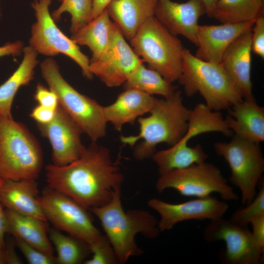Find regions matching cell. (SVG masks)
Returning a JSON list of instances; mask_svg holds the SVG:
<instances>
[{"instance_id": "obj_1", "label": "cell", "mask_w": 264, "mask_h": 264, "mask_svg": "<svg viewBox=\"0 0 264 264\" xmlns=\"http://www.w3.org/2000/svg\"><path fill=\"white\" fill-rule=\"evenodd\" d=\"M47 186L90 209L108 203L121 185L124 176L109 149L91 142L80 157L63 166L45 167Z\"/></svg>"}, {"instance_id": "obj_2", "label": "cell", "mask_w": 264, "mask_h": 264, "mask_svg": "<svg viewBox=\"0 0 264 264\" xmlns=\"http://www.w3.org/2000/svg\"><path fill=\"white\" fill-rule=\"evenodd\" d=\"M191 110L183 104L181 92L176 90L170 97L156 98L150 115L137 119L139 133L121 135L120 141L133 147V155L138 160L152 158L156 146L165 143L172 146L187 132Z\"/></svg>"}, {"instance_id": "obj_3", "label": "cell", "mask_w": 264, "mask_h": 264, "mask_svg": "<svg viewBox=\"0 0 264 264\" xmlns=\"http://www.w3.org/2000/svg\"><path fill=\"white\" fill-rule=\"evenodd\" d=\"M121 188L114 192L106 204L90 210L97 217L119 264H125L132 256L143 251L135 239L141 234L150 239H156L161 232L158 220L147 210L134 209L125 211L121 201Z\"/></svg>"}, {"instance_id": "obj_4", "label": "cell", "mask_w": 264, "mask_h": 264, "mask_svg": "<svg viewBox=\"0 0 264 264\" xmlns=\"http://www.w3.org/2000/svg\"><path fill=\"white\" fill-rule=\"evenodd\" d=\"M44 162L39 142L23 123L0 117V178L37 179Z\"/></svg>"}, {"instance_id": "obj_5", "label": "cell", "mask_w": 264, "mask_h": 264, "mask_svg": "<svg viewBox=\"0 0 264 264\" xmlns=\"http://www.w3.org/2000/svg\"><path fill=\"white\" fill-rule=\"evenodd\" d=\"M183 65L178 83L187 96L198 92L211 110L228 109L243 98L220 63L199 59L184 48Z\"/></svg>"}, {"instance_id": "obj_6", "label": "cell", "mask_w": 264, "mask_h": 264, "mask_svg": "<svg viewBox=\"0 0 264 264\" xmlns=\"http://www.w3.org/2000/svg\"><path fill=\"white\" fill-rule=\"evenodd\" d=\"M130 42L149 68L170 82L178 80L182 72L184 47L155 16L145 22Z\"/></svg>"}, {"instance_id": "obj_7", "label": "cell", "mask_w": 264, "mask_h": 264, "mask_svg": "<svg viewBox=\"0 0 264 264\" xmlns=\"http://www.w3.org/2000/svg\"><path fill=\"white\" fill-rule=\"evenodd\" d=\"M43 77L57 95L59 105L91 142H97L107 133L103 106L73 88L61 75L56 62L47 58L41 64Z\"/></svg>"}, {"instance_id": "obj_8", "label": "cell", "mask_w": 264, "mask_h": 264, "mask_svg": "<svg viewBox=\"0 0 264 264\" xmlns=\"http://www.w3.org/2000/svg\"><path fill=\"white\" fill-rule=\"evenodd\" d=\"M214 149L229 166V180L240 190L242 205L248 204L257 194L264 172V158L259 143L235 134L229 142L215 143Z\"/></svg>"}, {"instance_id": "obj_9", "label": "cell", "mask_w": 264, "mask_h": 264, "mask_svg": "<svg viewBox=\"0 0 264 264\" xmlns=\"http://www.w3.org/2000/svg\"><path fill=\"white\" fill-rule=\"evenodd\" d=\"M155 188L159 193L173 189L185 197L203 198L216 193L224 200L239 198L219 168L205 161L159 176Z\"/></svg>"}, {"instance_id": "obj_10", "label": "cell", "mask_w": 264, "mask_h": 264, "mask_svg": "<svg viewBox=\"0 0 264 264\" xmlns=\"http://www.w3.org/2000/svg\"><path fill=\"white\" fill-rule=\"evenodd\" d=\"M39 201L47 221L88 246L103 236L88 209L71 198L48 187L39 196Z\"/></svg>"}, {"instance_id": "obj_11", "label": "cell", "mask_w": 264, "mask_h": 264, "mask_svg": "<svg viewBox=\"0 0 264 264\" xmlns=\"http://www.w3.org/2000/svg\"><path fill=\"white\" fill-rule=\"evenodd\" d=\"M51 0H35L32 7L35 12L36 22L31 27L29 46L37 53L47 56L63 54L80 67L83 76L89 80L93 75L89 70L90 60L79 46L57 27L49 13Z\"/></svg>"}, {"instance_id": "obj_12", "label": "cell", "mask_w": 264, "mask_h": 264, "mask_svg": "<svg viewBox=\"0 0 264 264\" xmlns=\"http://www.w3.org/2000/svg\"><path fill=\"white\" fill-rule=\"evenodd\" d=\"M203 236L208 242L222 241L225 244L221 257L226 264H258L264 249L255 242L248 227L236 224L223 217L211 220L204 229Z\"/></svg>"}, {"instance_id": "obj_13", "label": "cell", "mask_w": 264, "mask_h": 264, "mask_svg": "<svg viewBox=\"0 0 264 264\" xmlns=\"http://www.w3.org/2000/svg\"><path fill=\"white\" fill-rule=\"evenodd\" d=\"M142 63L114 23L109 46L98 59L90 62L89 70L106 86L114 88L123 85Z\"/></svg>"}, {"instance_id": "obj_14", "label": "cell", "mask_w": 264, "mask_h": 264, "mask_svg": "<svg viewBox=\"0 0 264 264\" xmlns=\"http://www.w3.org/2000/svg\"><path fill=\"white\" fill-rule=\"evenodd\" d=\"M148 206L160 216L161 232L172 229L177 223L189 220H210L223 217L229 206L224 201L209 196L179 203H171L157 198L148 201Z\"/></svg>"}, {"instance_id": "obj_15", "label": "cell", "mask_w": 264, "mask_h": 264, "mask_svg": "<svg viewBox=\"0 0 264 264\" xmlns=\"http://www.w3.org/2000/svg\"><path fill=\"white\" fill-rule=\"evenodd\" d=\"M37 125L41 134L50 144L53 164L66 165L79 158L84 151L82 131L59 105L51 122Z\"/></svg>"}, {"instance_id": "obj_16", "label": "cell", "mask_w": 264, "mask_h": 264, "mask_svg": "<svg viewBox=\"0 0 264 264\" xmlns=\"http://www.w3.org/2000/svg\"><path fill=\"white\" fill-rule=\"evenodd\" d=\"M206 13L201 0L183 3L157 0L154 16L172 34L182 35L197 45L198 20Z\"/></svg>"}, {"instance_id": "obj_17", "label": "cell", "mask_w": 264, "mask_h": 264, "mask_svg": "<svg viewBox=\"0 0 264 264\" xmlns=\"http://www.w3.org/2000/svg\"><path fill=\"white\" fill-rule=\"evenodd\" d=\"M255 20L220 25H199L195 56L205 61L220 63L228 47L239 37L251 30Z\"/></svg>"}, {"instance_id": "obj_18", "label": "cell", "mask_w": 264, "mask_h": 264, "mask_svg": "<svg viewBox=\"0 0 264 264\" xmlns=\"http://www.w3.org/2000/svg\"><path fill=\"white\" fill-rule=\"evenodd\" d=\"M251 30L234 41L220 63L243 99L254 98L251 79Z\"/></svg>"}, {"instance_id": "obj_19", "label": "cell", "mask_w": 264, "mask_h": 264, "mask_svg": "<svg viewBox=\"0 0 264 264\" xmlns=\"http://www.w3.org/2000/svg\"><path fill=\"white\" fill-rule=\"evenodd\" d=\"M155 99L136 89H125L112 104L103 106L105 119L115 130L121 131L124 125H133L139 117L149 112Z\"/></svg>"}, {"instance_id": "obj_20", "label": "cell", "mask_w": 264, "mask_h": 264, "mask_svg": "<svg viewBox=\"0 0 264 264\" xmlns=\"http://www.w3.org/2000/svg\"><path fill=\"white\" fill-rule=\"evenodd\" d=\"M39 198L36 179L4 180L0 186V202L6 209L47 222Z\"/></svg>"}, {"instance_id": "obj_21", "label": "cell", "mask_w": 264, "mask_h": 264, "mask_svg": "<svg viewBox=\"0 0 264 264\" xmlns=\"http://www.w3.org/2000/svg\"><path fill=\"white\" fill-rule=\"evenodd\" d=\"M157 0H112L106 9L125 39L130 40L150 17Z\"/></svg>"}, {"instance_id": "obj_22", "label": "cell", "mask_w": 264, "mask_h": 264, "mask_svg": "<svg viewBox=\"0 0 264 264\" xmlns=\"http://www.w3.org/2000/svg\"><path fill=\"white\" fill-rule=\"evenodd\" d=\"M227 110L225 120L235 135L256 143L264 141V108L254 98L243 99Z\"/></svg>"}, {"instance_id": "obj_23", "label": "cell", "mask_w": 264, "mask_h": 264, "mask_svg": "<svg viewBox=\"0 0 264 264\" xmlns=\"http://www.w3.org/2000/svg\"><path fill=\"white\" fill-rule=\"evenodd\" d=\"M5 212L6 233L21 239L47 255L54 256L53 247L47 234L46 221L8 209Z\"/></svg>"}, {"instance_id": "obj_24", "label": "cell", "mask_w": 264, "mask_h": 264, "mask_svg": "<svg viewBox=\"0 0 264 264\" xmlns=\"http://www.w3.org/2000/svg\"><path fill=\"white\" fill-rule=\"evenodd\" d=\"M114 23L107 9L73 34L70 39L78 45L88 46L91 52L90 62L96 61L109 46Z\"/></svg>"}, {"instance_id": "obj_25", "label": "cell", "mask_w": 264, "mask_h": 264, "mask_svg": "<svg viewBox=\"0 0 264 264\" xmlns=\"http://www.w3.org/2000/svg\"><path fill=\"white\" fill-rule=\"evenodd\" d=\"M23 58L16 71L0 86V117H12L11 109L19 89L33 79L38 64L37 52L30 46L23 47Z\"/></svg>"}, {"instance_id": "obj_26", "label": "cell", "mask_w": 264, "mask_h": 264, "mask_svg": "<svg viewBox=\"0 0 264 264\" xmlns=\"http://www.w3.org/2000/svg\"><path fill=\"white\" fill-rule=\"evenodd\" d=\"M208 156L200 145L181 149L175 145L168 149L155 152L152 157L157 166L159 176L205 162Z\"/></svg>"}, {"instance_id": "obj_27", "label": "cell", "mask_w": 264, "mask_h": 264, "mask_svg": "<svg viewBox=\"0 0 264 264\" xmlns=\"http://www.w3.org/2000/svg\"><path fill=\"white\" fill-rule=\"evenodd\" d=\"M264 0H218L211 15L222 23L255 20L264 13Z\"/></svg>"}, {"instance_id": "obj_28", "label": "cell", "mask_w": 264, "mask_h": 264, "mask_svg": "<svg viewBox=\"0 0 264 264\" xmlns=\"http://www.w3.org/2000/svg\"><path fill=\"white\" fill-rule=\"evenodd\" d=\"M156 71L140 64L130 75L123 85L124 89H134L150 95L157 94L163 98L171 96L177 89Z\"/></svg>"}, {"instance_id": "obj_29", "label": "cell", "mask_w": 264, "mask_h": 264, "mask_svg": "<svg viewBox=\"0 0 264 264\" xmlns=\"http://www.w3.org/2000/svg\"><path fill=\"white\" fill-rule=\"evenodd\" d=\"M49 238L57 253V264H81L91 253L88 244L70 235L63 234L56 228L49 230Z\"/></svg>"}, {"instance_id": "obj_30", "label": "cell", "mask_w": 264, "mask_h": 264, "mask_svg": "<svg viewBox=\"0 0 264 264\" xmlns=\"http://www.w3.org/2000/svg\"><path fill=\"white\" fill-rule=\"evenodd\" d=\"M62 2L51 17L57 22L64 12H68L71 17L70 31L72 34L91 20L92 0H63Z\"/></svg>"}, {"instance_id": "obj_31", "label": "cell", "mask_w": 264, "mask_h": 264, "mask_svg": "<svg viewBox=\"0 0 264 264\" xmlns=\"http://www.w3.org/2000/svg\"><path fill=\"white\" fill-rule=\"evenodd\" d=\"M244 207L238 208L232 214L230 221L244 227H248L250 221L264 214V185L261 183L259 192L253 199Z\"/></svg>"}, {"instance_id": "obj_32", "label": "cell", "mask_w": 264, "mask_h": 264, "mask_svg": "<svg viewBox=\"0 0 264 264\" xmlns=\"http://www.w3.org/2000/svg\"><path fill=\"white\" fill-rule=\"evenodd\" d=\"M92 257L83 263L85 264H119L117 256L107 237L104 235L89 246Z\"/></svg>"}, {"instance_id": "obj_33", "label": "cell", "mask_w": 264, "mask_h": 264, "mask_svg": "<svg viewBox=\"0 0 264 264\" xmlns=\"http://www.w3.org/2000/svg\"><path fill=\"white\" fill-rule=\"evenodd\" d=\"M15 243L18 247L28 263L30 264H54L56 257L50 256L42 252L23 240L14 237Z\"/></svg>"}, {"instance_id": "obj_34", "label": "cell", "mask_w": 264, "mask_h": 264, "mask_svg": "<svg viewBox=\"0 0 264 264\" xmlns=\"http://www.w3.org/2000/svg\"><path fill=\"white\" fill-rule=\"evenodd\" d=\"M252 51L264 58V18L262 15L254 22L251 29Z\"/></svg>"}, {"instance_id": "obj_35", "label": "cell", "mask_w": 264, "mask_h": 264, "mask_svg": "<svg viewBox=\"0 0 264 264\" xmlns=\"http://www.w3.org/2000/svg\"><path fill=\"white\" fill-rule=\"evenodd\" d=\"M34 99L38 104L54 110H56L59 106L56 94L49 88L40 83L36 86Z\"/></svg>"}, {"instance_id": "obj_36", "label": "cell", "mask_w": 264, "mask_h": 264, "mask_svg": "<svg viewBox=\"0 0 264 264\" xmlns=\"http://www.w3.org/2000/svg\"><path fill=\"white\" fill-rule=\"evenodd\" d=\"M56 110L38 104L32 109L29 116L37 124H45L53 120Z\"/></svg>"}, {"instance_id": "obj_37", "label": "cell", "mask_w": 264, "mask_h": 264, "mask_svg": "<svg viewBox=\"0 0 264 264\" xmlns=\"http://www.w3.org/2000/svg\"><path fill=\"white\" fill-rule=\"evenodd\" d=\"M252 226V238L256 244L264 249V214L253 219L250 222Z\"/></svg>"}, {"instance_id": "obj_38", "label": "cell", "mask_w": 264, "mask_h": 264, "mask_svg": "<svg viewBox=\"0 0 264 264\" xmlns=\"http://www.w3.org/2000/svg\"><path fill=\"white\" fill-rule=\"evenodd\" d=\"M23 43L20 41L6 43L0 46V57L6 55H19L23 51Z\"/></svg>"}, {"instance_id": "obj_39", "label": "cell", "mask_w": 264, "mask_h": 264, "mask_svg": "<svg viewBox=\"0 0 264 264\" xmlns=\"http://www.w3.org/2000/svg\"><path fill=\"white\" fill-rule=\"evenodd\" d=\"M112 0H92L91 20L100 15Z\"/></svg>"}, {"instance_id": "obj_40", "label": "cell", "mask_w": 264, "mask_h": 264, "mask_svg": "<svg viewBox=\"0 0 264 264\" xmlns=\"http://www.w3.org/2000/svg\"><path fill=\"white\" fill-rule=\"evenodd\" d=\"M2 205L0 202V246L3 247L5 244L4 235L6 233V218Z\"/></svg>"}, {"instance_id": "obj_41", "label": "cell", "mask_w": 264, "mask_h": 264, "mask_svg": "<svg viewBox=\"0 0 264 264\" xmlns=\"http://www.w3.org/2000/svg\"><path fill=\"white\" fill-rule=\"evenodd\" d=\"M202 3H203L205 9H206V14L210 17H211L212 13L213 10V8L217 3L218 0H201Z\"/></svg>"}, {"instance_id": "obj_42", "label": "cell", "mask_w": 264, "mask_h": 264, "mask_svg": "<svg viewBox=\"0 0 264 264\" xmlns=\"http://www.w3.org/2000/svg\"><path fill=\"white\" fill-rule=\"evenodd\" d=\"M7 253L6 245L0 246V264H7Z\"/></svg>"}, {"instance_id": "obj_43", "label": "cell", "mask_w": 264, "mask_h": 264, "mask_svg": "<svg viewBox=\"0 0 264 264\" xmlns=\"http://www.w3.org/2000/svg\"><path fill=\"white\" fill-rule=\"evenodd\" d=\"M4 180L0 178V186L3 183Z\"/></svg>"}, {"instance_id": "obj_44", "label": "cell", "mask_w": 264, "mask_h": 264, "mask_svg": "<svg viewBox=\"0 0 264 264\" xmlns=\"http://www.w3.org/2000/svg\"><path fill=\"white\" fill-rule=\"evenodd\" d=\"M60 0V1H62V0Z\"/></svg>"}]
</instances>
